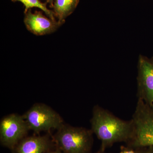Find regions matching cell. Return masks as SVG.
Wrapping results in <instances>:
<instances>
[{"label": "cell", "instance_id": "cell-1", "mask_svg": "<svg viewBox=\"0 0 153 153\" xmlns=\"http://www.w3.org/2000/svg\"><path fill=\"white\" fill-rule=\"evenodd\" d=\"M90 123L91 130L101 142L102 150L116 143L128 144L133 138L134 128L131 119L123 120L100 105L94 106Z\"/></svg>", "mask_w": 153, "mask_h": 153}, {"label": "cell", "instance_id": "cell-2", "mask_svg": "<svg viewBox=\"0 0 153 153\" xmlns=\"http://www.w3.org/2000/svg\"><path fill=\"white\" fill-rule=\"evenodd\" d=\"M93 134L91 129L65 123L52 137L56 147L63 153H91Z\"/></svg>", "mask_w": 153, "mask_h": 153}, {"label": "cell", "instance_id": "cell-3", "mask_svg": "<svg viewBox=\"0 0 153 153\" xmlns=\"http://www.w3.org/2000/svg\"><path fill=\"white\" fill-rule=\"evenodd\" d=\"M132 120L134 133L128 144L141 147H153V105L137 100Z\"/></svg>", "mask_w": 153, "mask_h": 153}, {"label": "cell", "instance_id": "cell-4", "mask_svg": "<svg viewBox=\"0 0 153 153\" xmlns=\"http://www.w3.org/2000/svg\"><path fill=\"white\" fill-rule=\"evenodd\" d=\"M30 130L35 134L56 130L65 123L60 115L52 108L42 103H36L23 115Z\"/></svg>", "mask_w": 153, "mask_h": 153}, {"label": "cell", "instance_id": "cell-5", "mask_svg": "<svg viewBox=\"0 0 153 153\" xmlns=\"http://www.w3.org/2000/svg\"><path fill=\"white\" fill-rule=\"evenodd\" d=\"M23 115L11 114L4 117L0 121V142L13 150L30 131Z\"/></svg>", "mask_w": 153, "mask_h": 153}, {"label": "cell", "instance_id": "cell-6", "mask_svg": "<svg viewBox=\"0 0 153 153\" xmlns=\"http://www.w3.org/2000/svg\"><path fill=\"white\" fill-rule=\"evenodd\" d=\"M137 100L153 105V56L140 55L137 65Z\"/></svg>", "mask_w": 153, "mask_h": 153}, {"label": "cell", "instance_id": "cell-7", "mask_svg": "<svg viewBox=\"0 0 153 153\" xmlns=\"http://www.w3.org/2000/svg\"><path fill=\"white\" fill-rule=\"evenodd\" d=\"M25 14L24 23L26 28L36 36H44L54 33L65 22L52 20L39 11L32 13L31 9Z\"/></svg>", "mask_w": 153, "mask_h": 153}, {"label": "cell", "instance_id": "cell-8", "mask_svg": "<svg viewBox=\"0 0 153 153\" xmlns=\"http://www.w3.org/2000/svg\"><path fill=\"white\" fill-rule=\"evenodd\" d=\"M55 147L50 134L26 137L13 150V153H46Z\"/></svg>", "mask_w": 153, "mask_h": 153}, {"label": "cell", "instance_id": "cell-9", "mask_svg": "<svg viewBox=\"0 0 153 153\" xmlns=\"http://www.w3.org/2000/svg\"><path fill=\"white\" fill-rule=\"evenodd\" d=\"M79 0H55L53 12L58 21L65 22V19L76 9Z\"/></svg>", "mask_w": 153, "mask_h": 153}, {"label": "cell", "instance_id": "cell-10", "mask_svg": "<svg viewBox=\"0 0 153 153\" xmlns=\"http://www.w3.org/2000/svg\"><path fill=\"white\" fill-rule=\"evenodd\" d=\"M13 2H20L23 4L25 7V13L32 8L37 7L44 11L49 18L53 20H55V16L53 11L47 8V4L41 2L40 0H11Z\"/></svg>", "mask_w": 153, "mask_h": 153}, {"label": "cell", "instance_id": "cell-11", "mask_svg": "<svg viewBox=\"0 0 153 153\" xmlns=\"http://www.w3.org/2000/svg\"><path fill=\"white\" fill-rule=\"evenodd\" d=\"M146 148L126 144V146L120 147V150L118 153H146Z\"/></svg>", "mask_w": 153, "mask_h": 153}, {"label": "cell", "instance_id": "cell-12", "mask_svg": "<svg viewBox=\"0 0 153 153\" xmlns=\"http://www.w3.org/2000/svg\"><path fill=\"white\" fill-rule=\"evenodd\" d=\"M46 153H63L62 151L59 150V149H57L55 147V149H52L51 150L47 152Z\"/></svg>", "mask_w": 153, "mask_h": 153}, {"label": "cell", "instance_id": "cell-13", "mask_svg": "<svg viewBox=\"0 0 153 153\" xmlns=\"http://www.w3.org/2000/svg\"><path fill=\"white\" fill-rule=\"evenodd\" d=\"M47 4H49L51 8H53V4H54V1L55 0H45Z\"/></svg>", "mask_w": 153, "mask_h": 153}, {"label": "cell", "instance_id": "cell-14", "mask_svg": "<svg viewBox=\"0 0 153 153\" xmlns=\"http://www.w3.org/2000/svg\"><path fill=\"white\" fill-rule=\"evenodd\" d=\"M146 153H153V147H150L146 148Z\"/></svg>", "mask_w": 153, "mask_h": 153}, {"label": "cell", "instance_id": "cell-15", "mask_svg": "<svg viewBox=\"0 0 153 153\" xmlns=\"http://www.w3.org/2000/svg\"><path fill=\"white\" fill-rule=\"evenodd\" d=\"M94 153H107L105 152V151H102V150L100 149L99 150L98 152H96Z\"/></svg>", "mask_w": 153, "mask_h": 153}]
</instances>
